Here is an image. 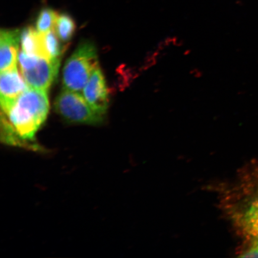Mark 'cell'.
Returning a JSON list of instances; mask_svg holds the SVG:
<instances>
[{"mask_svg":"<svg viewBox=\"0 0 258 258\" xmlns=\"http://www.w3.org/2000/svg\"><path fill=\"white\" fill-rule=\"evenodd\" d=\"M98 67V54L95 44L89 40L82 41L64 64L63 89L81 93Z\"/></svg>","mask_w":258,"mask_h":258,"instance_id":"cell-3","label":"cell"},{"mask_svg":"<svg viewBox=\"0 0 258 258\" xmlns=\"http://www.w3.org/2000/svg\"><path fill=\"white\" fill-rule=\"evenodd\" d=\"M237 253L240 257H258V239L242 243Z\"/></svg>","mask_w":258,"mask_h":258,"instance_id":"cell-13","label":"cell"},{"mask_svg":"<svg viewBox=\"0 0 258 258\" xmlns=\"http://www.w3.org/2000/svg\"><path fill=\"white\" fill-rule=\"evenodd\" d=\"M213 186L235 234L243 243L258 239V160L240 167L231 182Z\"/></svg>","mask_w":258,"mask_h":258,"instance_id":"cell-1","label":"cell"},{"mask_svg":"<svg viewBox=\"0 0 258 258\" xmlns=\"http://www.w3.org/2000/svg\"><path fill=\"white\" fill-rule=\"evenodd\" d=\"M54 105L57 114L69 123L99 125L105 121L104 116L93 110L81 93L63 89Z\"/></svg>","mask_w":258,"mask_h":258,"instance_id":"cell-4","label":"cell"},{"mask_svg":"<svg viewBox=\"0 0 258 258\" xmlns=\"http://www.w3.org/2000/svg\"><path fill=\"white\" fill-rule=\"evenodd\" d=\"M29 88L17 66L1 72L0 76V101L2 111L7 113L16 100Z\"/></svg>","mask_w":258,"mask_h":258,"instance_id":"cell-7","label":"cell"},{"mask_svg":"<svg viewBox=\"0 0 258 258\" xmlns=\"http://www.w3.org/2000/svg\"><path fill=\"white\" fill-rule=\"evenodd\" d=\"M49 109L47 92L29 88L7 113L2 111L1 141L8 146L43 152L35 135Z\"/></svg>","mask_w":258,"mask_h":258,"instance_id":"cell-2","label":"cell"},{"mask_svg":"<svg viewBox=\"0 0 258 258\" xmlns=\"http://www.w3.org/2000/svg\"><path fill=\"white\" fill-rule=\"evenodd\" d=\"M21 31L2 29L0 32V69L1 72L17 66Z\"/></svg>","mask_w":258,"mask_h":258,"instance_id":"cell-8","label":"cell"},{"mask_svg":"<svg viewBox=\"0 0 258 258\" xmlns=\"http://www.w3.org/2000/svg\"><path fill=\"white\" fill-rule=\"evenodd\" d=\"M43 44L46 59L61 60L67 46L62 44L63 42L57 37L55 31L51 30L46 33H41Z\"/></svg>","mask_w":258,"mask_h":258,"instance_id":"cell-10","label":"cell"},{"mask_svg":"<svg viewBox=\"0 0 258 258\" xmlns=\"http://www.w3.org/2000/svg\"><path fill=\"white\" fill-rule=\"evenodd\" d=\"M58 14L50 8L42 9L36 21V30L40 33H46L53 30Z\"/></svg>","mask_w":258,"mask_h":258,"instance_id":"cell-12","label":"cell"},{"mask_svg":"<svg viewBox=\"0 0 258 258\" xmlns=\"http://www.w3.org/2000/svg\"><path fill=\"white\" fill-rule=\"evenodd\" d=\"M22 49L28 55L46 58L42 34L32 27H26L21 32Z\"/></svg>","mask_w":258,"mask_h":258,"instance_id":"cell-9","label":"cell"},{"mask_svg":"<svg viewBox=\"0 0 258 258\" xmlns=\"http://www.w3.org/2000/svg\"><path fill=\"white\" fill-rule=\"evenodd\" d=\"M60 60L40 57L33 67L22 70V75L29 88L47 92L57 78Z\"/></svg>","mask_w":258,"mask_h":258,"instance_id":"cell-5","label":"cell"},{"mask_svg":"<svg viewBox=\"0 0 258 258\" xmlns=\"http://www.w3.org/2000/svg\"><path fill=\"white\" fill-rule=\"evenodd\" d=\"M82 92L90 107L98 114L105 116L108 108V92L104 74L99 66L90 76Z\"/></svg>","mask_w":258,"mask_h":258,"instance_id":"cell-6","label":"cell"},{"mask_svg":"<svg viewBox=\"0 0 258 258\" xmlns=\"http://www.w3.org/2000/svg\"><path fill=\"white\" fill-rule=\"evenodd\" d=\"M76 30L75 21L69 15L58 14L54 30L57 37L64 43L72 39Z\"/></svg>","mask_w":258,"mask_h":258,"instance_id":"cell-11","label":"cell"},{"mask_svg":"<svg viewBox=\"0 0 258 258\" xmlns=\"http://www.w3.org/2000/svg\"><path fill=\"white\" fill-rule=\"evenodd\" d=\"M39 57H40L38 56L28 55V54L25 53L22 50L19 51L18 54V60L21 71L27 70L30 69L32 67H33L34 64L37 62L38 58Z\"/></svg>","mask_w":258,"mask_h":258,"instance_id":"cell-14","label":"cell"}]
</instances>
